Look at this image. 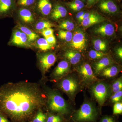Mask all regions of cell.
I'll use <instances>...</instances> for the list:
<instances>
[{"label": "cell", "instance_id": "6da1fadb", "mask_svg": "<svg viewBox=\"0 0 122 122\" xmlns=\"http://www.w3.org/2000/svg\"><path fill=\"white\" fill-rule=\"evenodd\" d=\"M44 90L38 83L9 82L0 87V114L13 122H25L46 106Z\"/></svg>", "mask_w": 122, "mask_h": 122}, {"label": "cell", "instance_id": "7a4b0ae2", "mask_svg": "<svg viewBox=\"0 0 122 122\" xmlns=\"http://www.w3.org/2000/svg\"><path fill=\"white\" fill-rule=\"evenodd\" d=\"M45 89L47 106L51 111L62 115L69 113V103L57 91L47 87Z\"/></svg>", "mask_w": 122, "mask_h": 122}, {"label": "cell", "instance_id": "3957f363", "mask_svg": "<svg viewBox=\"0 0 122 122\" xmlns=\"http://www.w3.org/2000/svg\"><path fill=\"white\" fill-rule=\"evenodd\" d=\"M97 115V111L94 105L91 103L85 102L75 113L73 118L77 122H92L95 120Z\"/></svg>", "mask_w": 122, "mask_h": 122}, {"label": "cell", "instance_id": "277c9868", "mask_svg": "<svg viewBox=\"0 0 122 122\" xmlns=\"http://www.w3.org/2000/svg\"><path fill=\"white\" fill-rule=\"evenodd\" d=\"M58 87L72 99L74 98L80 89L79 82L74 76H65L58 84Z\"/></svg>", "mask_w": 122, "mask_h": 122}, {"label": "cell", "instance_id": "5b68a950", "mask_svg": "<svg viewBox=\"0 0 122 122\" xmlns=\"http://www.w3.org/2000/svg\"><path fill=\"white\" fill-rule=\"evenodd\" d=\"M91 90L93 95L99 105L102 106L109 96L108 86L104 82H98L92 86Z\"/></svg>", "mask_w": 122, "mask_h": 122}, {"label": "cell", "instance_id": "8992f818", "mask_svg": "<svg viewBox=\"0 0 122 122\" xmlns=\"http://www.w3.org/2000/svg\"><path fill=\"white\" fill-rule=\"evenodd\" d=\"M77 71L82 80L85 83L89 84L97 81V78L89 63L81 64L77 68Z\"/></svg>", "mask_w": 122, "mask_h": 122}, {"label": "cell", "instance_id": "52a82bcc", "mask_svg": "<svg viewBox=\"0 0 122 122\" xmlns=\"http://www.w3.org/2000/svg\"><path fill=\"white\" fill-rule=\"evenodd\" d=\"M38 58L39 65L44 75L54 65L56 60V56L52 53H46L39 55Z\"/></svg>", "mask_w": 122, "mask_h": 122}, {"label": "cell", "instance_id": "ba28073f", "mask_svg": "<svg viewBox=\"0 0 122 122\" xmlns=\"http://www.w3.org/2000/svg\"><path fill=\"white\" fill-rule=\"evenodd\" d=\"M70 46L75 50L81 52L86 46V40L85 33L81 30H77L74 33Z\"/></svg>", "mask_w": 122, "mask_h": 122}, {"label": "cell", "instance_id": "9c48e42d", "mask_svg": "<svg viewBox=\"0 0 122 122\" xmlns=\"http://www.w3.org/2000/svg\"><path fill=\"white\" fill-rule=\"evenodd\" d=\"M51 0H37L33 9L44 16L50 14L53 8Z\"/></svg>", "mask_w": 122, "mask_h": 122}, {"label": "cell", "instance_id": "30bf717a", "mask_svg": "<svg viewBox=\"0 0 122 122\" xmlns=\"http://www.w3.org/2000/svg\"><path fill=\"white\" fill-rule=\"evenodd\" d=\"M70 66L67 61H61L58 64L52 73V77L55 79H61L69 72Z\"/></svg>", "mask_w": 122, "mask_h": 122}, {"label": "cell", "instance_id": "8fae6325", "mask_svg": "<svg viewBox=\"0 0 122 122\" xmlns=\"http://www.w3.org/2000/svg\"><path fill=\"white\" fill-rule=\"evenodd\" d=\"M105 20V18L98 14L91 13L89 17L81 22V25L85 28H87L95 24L100 23L104 21Z\"/></svg>", "mask_w": 122, "mask_h": 122}, {"label": "cell", "instance_id": "7c38bea8", "mask_svg": "<svg viewBox=\"0 0 122 122\" xmlns=\"http://www.w3.org/2000/svg\"><path fill=\"white\" fill-rule=\"evenodd\" d=\"M99 7L102 11L109 14H114L118 11L117 7L112 0H102Z\"/></svg>", "mask_w": 122, "mask_h": 122}, {"label": "cell", "instance_id": "4fadbf2b", "mask_svg": "<svg viewBox=\"0 0 122 122\" xmlns=\"http://www.w3.org/2000/svg\"><path fill=\"white\" fill-rule=\"evenodd\" d=\"M17 13L20 18L25 23L30 24L34 21V16L32 9L18 7Z\"/></svg>", "mask_w": 122, "mask_h": 122}, {"label": "cell", "instance_id": "5bb4252c", "mask_svg": "<svg viewBox=\"0 0 122 122\" xmlns=\"http://www.w3.org/2000/svg\"><path fill=\"white\" fill-rule=\"evenodd\" d=\"M28 41V38L24 33L20 30H17L14 32L11 41L15 45L23 46L26 45Z\"/></svg>", "mask_w": 122, "mask_h": 122}, {"label": "cell", "instance_id": "9a60e30c", "mask_svg": "<svg viewBox=\"0 0 122 122\" xmlns=\"http://www.w3.org/2000/svg\"><path fill=\"white\" fill-rule=\"evenodd\" d=\"M51 17L53 20H58L65 17L67 14L66 9L61 5H54L51 13Z\"/></svg>", "mask_w": 122, "mask_h": 122}, {"label": "cell", "instance_id": "2e32d148", "mask_svg": "<svg viewBox=\"0 0 122 122\" xmlns=\"http://www.w3.org/2000/svg\"><path fill=\"white\" fill-rule=\"evenodd\" d=\"M115 29L110 24H105L99 25L95 29V32L103 36H110L114 34Z\"/></svg>", "mask_w": 122, "mask_h": 122}, {"label": "cell", "instance_id": "e0dca14e", "mask_svg": "<svg viewBox=\"0 0 122 122\" xmlns=\"http://www.w3.org/2000/svg\"><path fill=\"white\" fill-rule=\"evenodd\" d=\"M112 63V60L109 58L107 57L102 58L95 65V74H97L100 73L105 68L111 66Z\"/></svg>", "mask_w": 122, "mask_h": 122}, {"label": "cell", "instance_id": "ac0fdd59", "mask_svg": "<svg viewBox=\"0 0 122 122\" xmlns=\"http://www.w3.org/2000/svg\"><path fill=\"white\" fill-rule=\"evenodd\" d=\"M15 6L14 0H0V16L8 13Z\"/></svg>", "mask_w": 122, "mask_h": 122}, {"label": "cell", "instance_id": "d6986e66", "mask_svg": "<svg viewBox=\"0 0 122 122\" xmlns=\"http://www.w3.org/2000/svg\"><path fill=\"white\" fill-rule=\"evenodd\" d=\"M64 56L72 65L77 64L81 61V56L80 53L76 51L70 50L65 53Z\"/></svg>", "mask_w": 122, "mask_h": 122}, {"label": "cell", "instance_id": "ffe728a7", "mask_svg": "<svg viewBox=\"0 0 122 122\" xmlns=\"http://www.w3.org/2000/svg\"><path fill=\"white\" fill-rule=\"evenodd\" d=\"M119 69L116 66H110L105 68L101 72V75L106 77H112L117 75Z\"/></svg>", "mask_w": 122, "mask_h": 122}, {"label": "cell", "instance_id": "44dd1931", "mask_svg": "<svg viewBox=\"0 0 122 122\" xmlns=\"http://www.w3.org/2000/svg\"><path fill=\"white\" fill-rule=\"evenodd\" d=\"M18 28L26 35L29 41H34L39 37L36 33L25 26L20 25L18 26Z\"/></svg>", "mask_w": 122, "mask_h": 122}, {"label": "cell", "instance_id": "7402d4cb", "mask_svg": "<svg viewBox=\"0 0 122 122\" xmlns=\"http://www.w3.org/2000/svg\"><path fill=\"white\" fill-rule=\"evenodd\" d=\"M37 0H17L15 2L16 7L27 8L32 9L34 7Z\"/></svg>", "mask_w": 122, "mask_h": 122}, {"label": "cell", "instance_id": "603a6c76", "mask_svg": "<svg viewBox=\"0 0 122 122\" xmlns=\"http://www.w3.org/2000/svg\"><path fill=\"white\" fill-rule=\"evenodd\" d=\"M37 44L39 49L43 51L50 50L53 46L49 44L45 38H40L38 39Z\"/></svg>", "mask_w": 122, "mask_h": 122}, {"label": "cell", "instance_id": "cb8c5ba5", "mask_svg": "<svg viewBox=\"0 0 122 122\" xmlns=\"http://www.w3.org/2000/svg\"><path fill=\"white\" fill-rule=\"evenodd\" d=\"M58 35L60 39L65 40L67 42H70L72 40L73 34L71 31L61 30L58 31Z\"/></svg>", "mask_w": 122, "mask_h": 122}, {"label": "cell", "instance_id": "d4e9b609", "mask_svg": "<svg viewBox=\"0 0 122 122\" xmlns=\"http://www.w3.org/2000/svg\"><path fill=\"white\" fill-rule=\"evenodd\" d=\"M68 5L70 8L74 11H80L85 5L83 2L80 0H74Z\"/></svg>", "mask_w": 122, "mask_h": 122}, {"label": "cell", "instance_id": "484cf974", "mask_svg": "<svg viewBox=\"0 0 122 122\" xmlns=\"http://www.w3.org/2000/svg\"><path fill=\"white\" fill-rule=\"evenodd\" d=\"M94 47L97 51H105L106 50L107 45L106 42L100 39H96L93 42Z\"/></svg>", "mask_w": 122, "mask_h": 122}, {"label": "cell", "instance_id": "4316f807", "mask_svg": "<svg viewBox=\"0 0 122 122\" xmlns=\"http://www.w3.org/2000/svg\"><path fill=\"white\" fill-rule=\"evenodd\" d=\"M59 27L62 29L71 31L74 29V25L73 22L69 20H66L59 24Z\"/></svg>", "mask_w": 122, "mask_h": 122}, {"label": "cell", "instance_id": "83f0119b", "mask_svg": "<svg viewBox=\"0 0 122 122\" xmlns=\"http://www.w3.org/2000/svg\"><path fill=\"white\" fill-rule=\"evenodd\" d=\"M54 26V25L51 22L48 21H43L38 22L35 25V28L38 30L42 31L45 29L51 28Z\"/></svg>", "mask_w": 122, "mask_h": 122}, {"label": "cell", "instance_id": "f1b7e54d", "mask_svg": "<svg viewBox=\"0 0 122 122\" xmlns=\"http://www.w3.org/2000/svg\"><path fill=\"white\" fill-rule=\"evenodd\" d=\"M47 119L46 114L41 110H39L33 118L32 122H46Z\"/></svg>", "mask_w": 122, "mask_h": 122}, {"label": "cell", "instance_id": "f546056e", "mask_svg": "<svg viewBox=\"0 0 122 122\" xmlns=\"http://www.w3.org/2000/svg\"><path fill=\"white\" fill-rule=\"evenodd\" d=\"M112 91L114 93L122 90V78L118 79L112 84Z\"/></svg>", "mask_w": 122, "mask_h": 122}, {"label": "cell", "instance_id": "4dcf8cb0", "mask_svg": "<svg viewBox=\"0 0 122 122\" xmlns=\"http://www.w3.org/2000/svg\"><path fill=\"white\" fill-rule=\"evenodd\" d=\"M106 54L101 51L96 50H91L89 52L90 57L92 59H98L102 58L106 55Z\"/></svg>", "mask_w": 122, "mask_h": 122}, {"label": "cell", "instance_id": "1f68e13d", "mask_svg": "<svg viewBox=\"0 0 122 122\" xmlns=\"http://www.w3.org/2000/svg\"><path fill=\"white\" fill-rule=\"evenodd\" d=\"M63 119L59 115H51L47 118L46 122H62Z\"/></svg>", "mask_w": 122, "mask_h": 122}, {"label": "cell", "instance_id": "d6a6232c", "mask_svg": "<svg viewBox=\"0 0 122 122\" xmlns=\"http://www.w3.org/2000/svg\"><path fill=\"white\" fill-rule=\"evenodd\" d=\"M122 90L116 92L111 96V101L112 102H119L122 99Z\"/></svg>", "mask_w": 122, "mask_h": 122}, {"label": "cell", "instance_id": "836d02e7", "mask_svg": "<svg viewBox=\"0 0 122 122\" xmlns=\"http://www.w3.org/2000/svg\"><path fill=\"white\" fill-rule=\"evenodd\" d=\"M122 113V102L115 103L114 105L113 109V114H120Z\"/></svg>", "mask_w": 122, "mask_h": 122}, {"label": "cell", "instance_id": "e575fe53", "mask_svg": "<svg viewBox=\"0 0 122 122\" xmlns=\"http://www.w3.org/2000/svg\"><path fill=\"white\" fill-rule=\"evenodd\" d=\"M42 34L45 38L53 34L54 30L51 28H48L42 30Z\"/></svg>", "mask_w": 122, "mask_h": 122}, {"label": "cell", "instance_id": "d590c367", "mask_svg": "<svg viewBox=\"0 0 122 122\" xmlns=\"http://www.w3.org/2000/svg\"><path fill=\"white\" fill-rule=\"evenodd\" d=\"M47 42L50 45H54L56 43V39L54 34L45 38Z\"/></svg>", "mask_w": 122, "mask_h": 122}, {"label": "cell", "instance_id": "8d00e7d4", "mask_svg": "<svg viewBox=\"0 0 122 122\" xmlns=\"http://www.w3.org/2000/svg\"><path fill=\"white\" fill-rule=\"evenodd\" d=\"M100 122H115V121L112 117L106 116L103 118Z\"/></svg>", "mask_w": 122, "mask_h": 122}, {"label": "cell", "instance_id": "74e56055", "mask_svg": "<svg viewBox=\"0 0 122 122\" xmlns=\"http://www.w3.org/2000/svg\"><path fill=\"white\" fill-rule=\"evenodd\" d=\"M91 13L89 12L85 13L84 14L82 15V16L78 19L79 21L80 22H81L83 20H85V19H86L88 17H89V15H90Z\"/></svg>", "mask_w": 122, "mask_h": 122}, {"label": "cell", "instance_id": "f35d334b", "mask_svg": "<svg viewBox=\"0 0 122 122\" xmlns=\"http://www.w3.org/2000/svg\"><path fill=\"white\" fill-rule=\"evenodd\" d=\"M99 0H87V5L89 7H90L93 5Z\"/></svg>", "mask_w": 122, "mask_h": 122}, {"label": "cell", "instance_id": "ab89813d", "mask_svg": "<svg viewBox=\"0 0 122 122\" xmlns=\"http://www.w3.org/2000/svg\"><path fill=\"white\" fill-rule=\"evenodd\" d=\"M116 53L120 59H122V47H119L117 49L116 51Z\"/></svg>", "mask_w": 122, "mask_h": 122}, {"label": "cell", "instance_id": "60d3db41", "mask_svg": "<svg viewBox=\"0 0 122 122\" xmlns=\"http://www.w3.org/2000/svg\"><path fill=\"white\" fill-rule=\"evenodd\" d=\"M0 122H11L6 117H5L1 114H0Z\"/></svg>", "mask_w": 122, "mask_h": 122}, {"label": "cell", "instance_id": "b9f144b4", "mask_svg": "<svg viewBox=\"0 0 122 122\" xmlns=\"http://www.w3.org/2000/svg\"><path fill=\"white\" fill-rule=\"evenodd\" d=\"M85 13V12H84L83 11H81V12H79L77 14V15H76V18L78 20L79 18H80L82 16V15L84 14Z\"/></svg>", "mask_w": 122, "mask_h": 122}, {"label": "cell", "instance_id": "7bdbcfd3", "mask_svg": "<svg viewBox=\"0 0 122 122\" xmlns=\"http://www.w3.org/2000/svg\"><path fill=\"white\" fill-rule=\"evenodd\" d=\"M80 0L81 1V0Z\"/></svg>", "mask_w": 122, "mask_h": 122}, {"label": "cell", "instance_id": "ee69618b", "mask_svg": "<svg viewBox=\"0 0 122 122\" xmlns=\"http://www.w3.org/2000/svg\"></svg>", "mask_w": 122, "mask_h": 122}]
</instances>
